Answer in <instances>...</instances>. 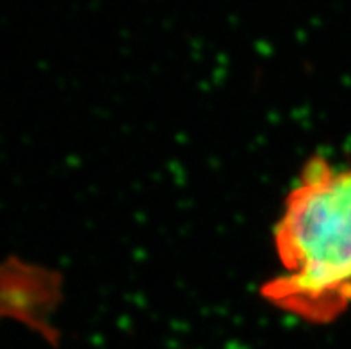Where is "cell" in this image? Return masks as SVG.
I'll return each instance as SVG.
<instances>
[{
    "label": "cell",
    "mask_w": 351,
    "mask_h": 349,
    "mask_svg": "<svg viewBox=\"0 0 351 349\" xmlns=\"http://www.w3.org/2000/svg\"><path fill=\"white\" fill-rule=\"evenodd\" d=\"M280 271L263 285L275 309L312 324L351 306V164L312 157L273 228Z\"/></svg>",
    "instance_id": "6da1fadb"
},
{
    "label": "cell",
    "mask_w": 351,
    "mask_h": 349,
    "mask_svg": "<svg viewBox=\"0 0 351 349\" xmlns=\"http://www.w3.org/2000/svg\"><path fill=\"white\" fill-rule=\"evenodd\" d=\"M59 298V282L50 271L16 256L0 262V319L25 324L53 341L50 310Z\"/></svg>",
    "instance_id": "7a4b0ae2"
}]
</instances>
